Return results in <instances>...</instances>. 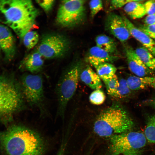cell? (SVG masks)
<instances>
[{"label": "cell", "instance_id": "obj_24", "mask_svg": "<svg viewBox=\"0 0 155 155\" xmlns=\"http://www.w3.org/2000/svg\"><path fill=\"white\" fill-rule=\"evenodd\" d=\"M131 92L126 80L122 78L119 80V86L113 97L120 98H126L130 95Z\"/></svg>", "mask_w": 155, "mask_h": 155}, {"label": "cell", "instance_id": "obj_7", "mask_svg": "<svg viewBox=\"0 0 155 155\" xmlns=\"http://www.w3.org/2000/svg\"><path fill=\"white\" fill-rule=\"evenodd\" d=\"M83 0H66L61 1L56 17L57 24L63 27L71 28L82 23L86 17Z\"/></svg>", "mask_w": 155, "mask_h": 155}, {"label": "cell", "instance_id": "obj_32", "mask_svg": "<svg viewBox=\"0 0 155 155\" xmlns=\"http://www.w3.org/2000/svg\"><path fill=\"white\" fill-rule=\"evenodd\" d=\"M144 22L146 25L155 24V13L147 15L144 19Z\"/></svg>", "mask_w": 155, "mask_h": 155}, {"label": "cell", "instance_id": "obj_18", "mask_svg": "<svg viewBox=\"0 0 155 155\" xmlns=\"http://www.w3.org/2000/svg\"><path fill=\"white\" fill-rule=\"evenodd\" d=\"M118 57L115 55L111 54L96 46L89 49L87 60L111 63L118 59Z\"/></svg>", "mask_w": 155, "mask_h": 155}, {"label": "cell", "instance_id": "obj_29", "mask_svg": "<svg viewBox=\"0 0 155 155\" xmlns=\"http://www.w3.org/2000/svg\"><path fill=\"white\" fill-rule=\"evenodd\" d=\"M35 1L45 11L48 12L50 11L52 9L55 3V1L53 0H37Z\"/></svg>", "mask_w": 155, "mask_h": 155}, {"label": "cell", "instance_id": "obj_6", "mask_svg": "<svg viewBox=\"0 0 155 155\" xmlns=\"http://www.w3.org/2000/svg\"><path fill=\"white\" fill-rule=\"evenodd\" d=\"M147 140L144 133L129 131L109 138V151L111 155H140Z\"/></svg>", "mask_w": 155, "mask_h": 155}, {"label": "cell", "instance_id": "obj_2", "mask_svg": "<svg viewBox=\"0 0 155 155\" xmlns=\"http://www.w3.org/2000/svg\"><path fill=\"white\" fill-rule=\"evenodd\" d=\"M39 14L30 0H9L3 5L0 17L2 23L21 38L30 31Z\"/></svg>", "mask_w": 155, "mask_h": 155}, {"label": "cell", "instance_id": "obj_20", "mask_svg": "<svg viewBox=\"0 0 155 155\" xmlns=\"http://www.w3.org/2000/svg\"><path fill=\"white\" fill-rule=\"evenodd\" d=\"M95 42L98 47L112 55L117 52V44L111 38L105 35H100L96 38Z\"/></svg>", "mask_w": 155, "mask_h": 155}, {"label": "cell", "instance_id": "obj_1", "mask_svg": "<svg viewBox=\"0 0 155 155\" xmlns=\"http://www.w3.org/2000/svg\"><path fill=\"white\" fill-rule=\"evenodd\" d=\"M0 146L7 155H42L44 143L36 132L13 125L0 132Z\"/></svg>", "mask_w": 155, "mask_h": 155}, {"label": "cell", "instance_id": "obj_22", "mask_svg": "<svg viewBox=\"0 0 155 155\" xmlns=\"http://www.w3.org/2000/svg\"><path fill=\"white\" fill-rule=\"evenodd\" d=\"M22 39L25 46L27 49L30 50L37 44L39 40V36L36 31H30L25 34Z\"/></svg>", "mask_w": 155, "mask_h": 155}, {"label": "cell", "instance_id": "obj_14", "mask_svg": "<svg viewBox=\"0 0 155 155\" xmlns=\"http://www.w3.org/2000/svg\"><path fill=\"white\" fill-rule=\"evenodd\" d=\"M42 57L37 51L28 55L22 61L21 68L32 74H37L44 65Z\"/></svg>", "mask_w": 155, "mask_h": 155}, {"label": "cell", "instance_id": "obj_11", "mask_svg": "<svg viewBox=\"0 0 155 155\" xmlns=\"http://www.w3.org/2000/svg\"><path fill=\"white\" fill-rule=\"evenodd\" d=\"M125 51L128 67L135 75L143 77L152 74L153 71L144 63L136 54L135 50L127 47L125 49Z\"/></svg>", "mask_w": 155, "mask_h": 155}, {"label": "cell", "instance_id": "obj_12", "mask_svg": "<svg viewBox=\"0 0 155 155\" xmlns=\"http://www.w3.org/2000/svg\"><path fill=\"white\" fill-rule=\"evenodd\" d=\"M0 46L5 59L7 61L12 60L16 52L15 39L8 27L0 24Z\"/></svg>", "mask_w": 155, "mask_h": 155}, {"label": "cell", "instance_id": "obj_16", "mask_svg": "<svg viewBox=\"0 0 155 155\" xmlns=\"http://www.w3.org/2000/svg\"><path fill=\"white\" fill-rule=\"evenodd\" d=\"M80 78L86 85L94 90L100 89L102 87L100 78L89 66L80 72Z\"/></svg>", "mask_w": 155, "mask_h": 155}, {"label": "cell", "instance_id": "obj_13", "mask_svg": "<svg viewBox=\"0 0 155 155\" xmlns=\"http://www.w3.org/2000/svg\"><path fill=\"white\" fill-rule=\"evenodd\" d=\"M122 17L131 35L148 49L153 55L155 52V41L136 27L125 16H123Z\"/></svg>", "mask_w": 155, "mask_h": 155}, {"label": "cell", "instance_id": "obj_23", "mask_svg": "<svg viewBox=\"0 0 155 155\" xmlns=\"http://www.w3.org/2000/svg\"><path fill=\"white\" fill-rule=\"evenodd\" d=\"M144 134L148 141L155 144V114L148 120Z\"/></svg>", "mask_w": 155, "mask_h": 155}, {"label": "cell", "instance_id": "obj_10", "mask_svg": "<svg viewBox=\"0 0 155 155\" xmlns=\"http://www.w3.org/2000/svg\"><path fill=\"white\" fill-rule=\"evenodd\" d=\"M105 27L110 33L122 42H126L131 36L122 16L114 13L108 15Z\"/></svg>", "mask_w": 155, "mask_h": 155}, {"label": "cell", "instance_id": "obj_30", "mask_svg": "<svg viewBox=\"0 0 155 155\" xmlns=\"http://www.w3.org/2000/svg\"><path fill=\"white\" fill-rule=\"evenodd\" d=\"M133 0H113L111 1L110 8L111 10L116 9L124 7Z\"/></svg>", "mask_w": 155, "mask_h": 155}, {"label": "cell", "instance_id": "obj_34", "mask_svg": "<svg viewBox=\"0 0 155 155\" xmlns=\"http://www.w3.org/2000/svg\"><path fill=\"white\" fill-rule=\"evenodd\" d=\"M153 106L154 108H155V100H154V102H153Z\"/></svg>", "mask_w": 155, "mask_h": 155}, {"label": "cell", "instance_id": "obj_8", "mask_svg": "<svg viewBox=\"0 0 155 155\" xmlns=\"http://www.w3.org/2000/svg\"><path fill=\"white\" fill-rule=\"evenodd\" d=\"M25 100L31 106L43 109L44 100L42 76L40 74H24L20 84Z\"/></svg>", "mask_w": 155, "mask_h": 155}, {"label": "cell", "instance_id": "obj_17", "mask_svg": "<svg viewBox=\"0 0 155 155\" xmlns=\"http://www.w3.org/2000/svg\"><path fill=\"white\" fill-rule=\"evenodd\" d=\"M88 61L95 68L96 73L102 80L110 78L115 74L117 69L111 63L94 60Z\"/></svg>", "mask_w": 155, "mask_h": 155}, {"label": "cell", "instance_id": "obj_3", "mask_svg": "<svg viewBox=\"0 0 155 155\" xmlns=\"http://www.w3.org/2000/svg\"><path fill=\"white\" fill-rule=\"evenodd\" d=\"M133 125L126 111L116 104L100 113L94 122L93 130L99 137L110 138L129 131Z\"/></svg>", "mask_w": 155, "mask_h": 155}, {"label": "cell", "instance_id": "obj_35", "mask_svg": "<svg viewBox=\"0 0 155 155\" xmlns=\"http://www.w3.org/2000/svg\"><path fill=\"white\" fill-rule=\"evenodd\" d=\"M1 51H2L1 49V47L0 46V56H1Z\"/></svg>", "mask_w": 155, "mask_h": 155}, {"label": "cell", "instance_id": "obj_25", "mask_svg": "<svg viewBox=\"0 0 155 155\" xmlns=\"http://www.w3.org/2000/svg\"><path fill=\"white\" fill-rule=\"evenodd\" d=\"M108 94L113 97L119 86V80L115 74L112 77L103 80Z\"/></svg>", "mask_w": 155, "mask_h": 155}, {"label": "cell", "instance_id": "obj_19", "mask_svg": "<svg viewBox=\"0 0 155 155\" xmlns=\"http://www.w3.org/2000/svg\"><path fill=\"white\" fill-rule=\"evenodd\" d=\"M143 0H133L124 7L125 12L131 18L135 19L141 18L146 14Z\"/></svg>", "mask_w": 155, "mask_h": 155}, {"label": "cell", "instance_id": "obj_28", "mask_svg": "<svg viewBox=\"0 0 155 155\" xmlns=\"http://www.w3.org/2000/svg\"><path fill=\"white\" fill-rule=\"evenodd\" d=\"M139 28L155 41V24L141 25Z\"/></svg>", "mask_w": 155, "mask_h": 155}, {"label": "cell", "instance_id": "obj_21", "mask_svg": "<svg viewBox=\"0 0 155 155\" xmlns=\"http://www.w3.org/2000/svg\"><path fill=\"white\" fill-rule=\"evenodd\" d=\"M135 52L144 63L152 71H155V57L147 48L144 46L138 47Z\"/></svg>", "mask_w": 155, "mask_h": 155}, {"label": "cell", "instance_id": "obj_37", "mask_svg": "<svg viewBox=\"0 0 155 155\" xmlns=\"http://www.w3.org/2000/svg\"><path fill=\"white\" fill-rule=\"evenodd\" d=\"M154 56H155V52H154V53L153 55Z\"/></svg>", "mask_w": 155, "mask_h": 155}, {"label": "cell", "instance_id": "obj_31", "mask_svg": "<svg viewBox=\"0 0 155 155\" xmlns=\"http://www.w3.org/2000/svg\"><path fill=\"white\" fill-rule=\"evenodd\" d=\"M143 4L146 14L150 15L155 13V0L148 1Z\"/></svg>", "mask_w": 155, "mask_h": 155}, {"label": "cell", "instance_id": "obj_9", "mask_svg": "<svg viewBox=\"0 0 155 155\" xmlns=\"http://www.w3.org/2000/svg\"><path fill=\"white\" fill-rule=\"evenodd\" d=\"M69 45V40L63 35L47 34L42 37L37 51L42 57L46 59L58 58L66 55Z\"/></svg>", "mask_w": 155, "mask_h": 155}, {"label": "cell", "instance_id": "obj_4", "mask_svg": "<svg viewBox=\"0 0 155 155\" xmlns=\"http://www.w3.org/2000/svg\"><path fill=\"white\" fill-rule=\"evenodd\" d=\"M20 85L13 78L0 76V120L7 122L25 107Z\"/></svg>", "mask_w": 155, "mask_h": 155}, {"label": "cell", "instance_id": "obj_33", "mask_svg": "<svg viewBox=\"0 0 155 155\" xmlns=\"http://www.w3.org/2000/svg\"><path fill=\"white\" fill-rule=\"evenodd\" d=\"M65 145V142L63 141L56 155H64Z\"/></svg>", "mask_w": 155, "mask_h": 155}, {"label": "cell", "instance_id": "obj_15", "mask_svg": "<svg viewBox=\"0 0 155 155\" xmlns=\"http://www.w3.org/2000/svg\"><path fill=\"white\" fill-rule=\"evenodd\" d=\"M128 86L131 91L144 89L155 85V75L138 77L131 75L126 79Z\"/></svg>", "mask_w": 155, "mask_h": 155}, {"label": "cell", "instance_id": "obj_27", "mask_svg": "<svg viewBox=\"0 0 155 155\" xmlns=\"http://www.w3.org/2000/svg\"><path fill=\"white\" fill-rule=\"evenodd\" d=\"M90 10L91 16L92 18L94 17L103 8V3L100 0H92L89 3Z\"/></svg>", "mask_w": 155, "mask_h": 155}, {"label": "cell", "instance_id": "obj_5", "mask_svg": "<svg viewBox=\"0 0 155 155\" xmlns=\"http://www.w3.org/2000/svg\"><path fill=\"white\" fill-rule=\"evenodd\" d=\"M80 71L79 62L72 64L62 71L57 84V113L62 118L64 117L68 103L77 89Z\"/></svg>", "mask_w": 155, "mask_h": 155}, {"label": "cell", "instance_id": "obj_26", "mask_svg": "<svg viewBox=\"0 0 155 155\" xmlns=\"http://www.w3.org/2000/svg\"><path fill=\"white\" fill-rule=\"evenodd\" d=\"M89 99L92 104L97 105L102 104L106 99L105 95L100 89L95 90L90 94Z\"/></svg>", "mask_w": 155, "mask_h": 155}, {"label": "cell", "instance_id": "obj_36", "mask_svg": "<svg viewBox=\"0 0 155 155\" xmlns=\"http://www.w3.org/2000/svg\"><path fill=\"white\" fill-rule=\"evenodd\" d=\"M152 87L155 90V85L153 86Z\"/></svg>", "mask_w": 155, "mask_h": 155}]
</instances>
